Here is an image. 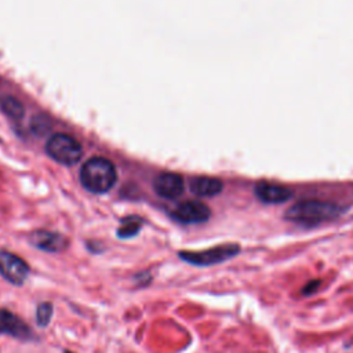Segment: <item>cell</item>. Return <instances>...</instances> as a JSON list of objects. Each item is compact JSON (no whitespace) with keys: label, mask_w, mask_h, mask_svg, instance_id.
Returning <instances> with one entry per match:
<instances>
[{"label":"cell","mask_w":353,"mask_h":353,"mask_svg":"<svg viewBox=\"0 0 353 353\" xmlns=\"http://www.w3.org/2000/svg\"><path fill=\"white\" fill-rule=\"evenodd\" d=\"M341 214V208L330 201L301 200L285 211V219L305 226L319 225L335 219Z\"/></svg>","instance_id":"1"},{"label":"cell","mask_w":353,"mask_h":353,"mask_svg":"<svg viewBox=\"0 0 353 353\" xmlns=\"http://www.w3.org/2000/svg\"><path fill=\"white\" fill-rule=\"evenodd\" d=\"M117 174L114 165L105 157L88 159L80 171L83 186L92 193H105L116 182Z\"/></svg>","instance_id":"2"},{"label":"cell","mask_w":353,"mask_h":353,"mask_svg":"<svg viewBox=\"0 0 353 353\" xmlns=\"http://www.w3.org/2000/svg\"><path fill=\"white\" fill-rule=\"evenodd\" d=\"M46 150L55 161L72 165L77 163L83 154L81 145L68 134H54L46 145Z\"/></svg>","instance_id":"3"},{"label":"cell","mask_w":353,"mask_h":353,"mask_svg":"<svg viewBox=\"0 0 353 353\" xmlns=\"http://www.w3.org/2000/svg\"><path fill=\"white\" fill-rule=\"evenodd\" d=\"M240 251V247L233 243L221 244L204 251H181L179 258L194 266H210L225 262L236 256Z\"/></svg>","instance_id":"4"},{"label":"cell","mask_w":353,"mask_h":353,"mask_svg":"<svg viewBox=\"0 0 353 353\" xmlns=\"http://www.w3.org/2000/svg\"><path fill=\"white\" fill-rule=\"evenodd\" d=\"M0 273L14 285H22L29 274L28 263L18 255L0 251Z\"/></svg>","instance_id":"5"},{"label":"cell","mask_w":353,"mask_h":353,"mask_svg":"<svg viewBox=\"0 0 353 353\" xmlns=\"http://www.w3.org/2000/svg\"><path fill=\"white\" fill-rule=\"evenodd\" d=\"M171 215L181 223H201L210 218L211 211L204 203L190 200L179 204Z\"/></svg>","instance_id":"6"},{"label":"cell","mask_w":353,"mask_h":353,"mask_svg":"<svg viewBox=\"0 0 353 353\" xmlns=\"http://www.w3.org/2000/svg\"><path fill=\"white\" fill-rule=\"evenodd\" d=\"M29 240L30 244L47 252H61L69 244L68 239L63 234L48 230H36L29 236Z\"/></svg>","instance_id":"7"},{"label":"cell","mask_w":353,"mask_h":353,"mask_svg":"<svg viewBox=\"0 0 353 353\" xmlns=\"http://www.w3.org/2000/svg\"><path fill=\"white\" fill-rule=\"evenodd\" d=\"M154 190L164 199H175L183 192V179L179 174L163 172L153 181Z\"/></svg>","instance_id":"8"},{"label":"cell","mask_w":353,"mask_h":353,"mask_svg":"<svg viewBox=\"0 0 353 353\" xmlns=\"http://www.w3.org/2000/svg\"><path fill=\"white\" fill-rule=\"evenodd\" d=\"M255 196L266 204H280L291 199L292 192L281 185L268 183V182H258L254 188Z\"/></svg>","instance_id":"9"},{"label":"cell","mask_w":353,"mask_h":353,"mask_svg":"<svg viewBox=\"0 0 353 353\" xmlns=\"http://www.w3.org/2000/svg\"><path fill=\"white\" fill-rule=\"evenodd\" d=\"M0 334H7L18 339H28L32 332L17 314L7 309H0Z\"/></svg>","instance_id":"10"},{"label":"cell","mask_w":353,"mask_h":353,"mask_svg":"<svg viewBox=\"0 0 353 353\" xmlns=\"http://www.w3.org/2000/svg\"><path fill=\"white\" fill-rule=\"evenodd\" d=\"M223 185L218 178L212 176H197L192 179L190 189L194 194L203 196V197H210L221 193Z\"/></svg>","instance_id":"11"},{"label":"cell","mask_w":353,"mask_h":353,"mask_svg":"<svg viewBox=\"0 0 353 353\" xmlns=\"http://www.w3.org/2000/svg\"><path fill=\"white\" fill-rule=\"evenodd\" d=\"M0 108L11 119H22V116L25 113V109H23L22 103L14 97L3 98L0 101Z\"/></svg>","instance_id":"12"},{"label":"cell","mask_w":353,"mask_h":353,"mask_svg":"<svg viewBox=\"0 0 353 353\" xmlns=\"http://www.w3.org/2000/svg\"><path fill=\"white\" fill-rule=\"evenodd\" d=\"M141 225H142V221L139 218L128 216V218L121 221V225L117 229V236L120 239H130V237L135 236L139 232Z\"/></svg>","instance_id":"13"},{"label":"cell","mask_w":353,"mask_h":353,"mask_svg":"<svg viewBox=\"0 0 353 353\" xmlns=\"http://www.w3.org/2000/svg\"><path fill=\"white\" fill-rule=\"evenodd\" d=\"M52 316V305L50 302H41L36 309V321L39 325L46 327Z\"/></svg>","instance_id":"14"},{"label":"cell","mask_w":353,"mask_h":353,"mask_svg":"<svg viewBox=\"0 0 353 353\" xmlns=\"http://www.w3.org/2000/svg\"><path fill=\"white\" fill-rule=\"evenodd\" d=\"M65 353H73V352H68V350H65Z\"/></svg>","instance_id":"15"}]
</instances>
